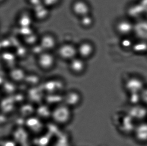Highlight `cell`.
I'll list each match as a JSON object with an SVG mask.
<instances>
[{
    "label": "cell",
    "mask_w": 147,
    "mask_h": 146,
    "mask_svg": "<svg viewBox=\"0 0 147 146\" xmlns=\"http://www.w3.org/2000/svg\"><path fill=\"white\" fill-rule=\"evenodd\" d=\"M32 22V20L27 15H23L20 20V24L22 27H28Z\"/></svg>",
    "instance_id": "cell-14"
},
{
    "label": "cell",
    "mask_w": 147,
    "mask_h": 146,
    "mask_svg": "<svg viewBox=\"0 0 147 146\" xmlns=\"http://www.w3.org/2000/svg\"><path fill=\"white\" fill-rule=\"evenodd\" d=\"M24 72L21 69H16L13 70L11 73L12 77L16 79H22L24 75Z\"/></svg>",
    "instance_id": "cell-15"
},
{
    "label": "cell",
    "mask_w": 147,
    "mask_h": 146,
    "mask_svg": "<svg viewBox=\"0 0 147 146\" xmlns=\"http://www.w3.org/2000/svg\"><path fill=\"white\" fill-rule=\"evenodd\" d=\"M3 1V0H0V2H1Z\"/></svg>",
    "instance_id": "cell-20"
},
{
    "label": "cell",
    "mask_w": 147,
    "mask_h": 146,
    "mask_svg": "<svg viewBox=\"0 0 147 146\" xmlns=\"http://www.w3.org/2000/svg\"><path fill=\"white\" fill-rule=\"evenodd\" d=\"M69 62V70L75 75H83L86 71L87 63L86 60L80 57L76 56Z\"/></svg>",
    "instance_id": "cell-5"
},
{
    "label": "cell",
    "mask_w": 147,
    "mask_h": 146,
    "mask_svg": "<svg viewBox=\"0 0 147 146\" xmlns=\"http://www.w3.org/2000/svg\"><path fill=\"white\" fill-rule=\"evenodd\" d=\"M37 62L39 67L42 70L50 71L56 65V57L51 51H44L38 56Z\"/></svg>",
    "instance_id": "cell-1"
},
{
    "label": "cell",
    "mask_w": 147,
    "mask_h": 146,
    "mask_svg": "<svg viewBox=\"0 0 147 146\" xmlns=\"http://www.w3.org/2000/svg\"><path fill=\"white\" fill-rule=\"evenodd\" d=\"M133 44L134 42L132 39L127 37H124L123 39H121L120 43L121 46L123 48L126 49L132 48Z\"/></svg>",
    "instance_id": "cell-13"
},
{
    "label": "cell",
    "mask_w": 147,
    "mask_h": 146,
    "mask_svg": "<svg viewBox=\"0 0 147 146\" xmlns=\"http://www.w3.org/2000/svg\"><path fill=\"white\" fill-rule=\"evenodd\" d=\"M74 15L79 18L84 15L91 14V8L89 3L85 0H75L71 7Z\"/></svg>",
    "instance_id": "cell-4"
},
{
    "label": "cell",
    "mask_w": 147,
    "mask_h": 146,
    "mask_svg": "<svg viewBox=\"0 0 147 146\" xmlns=\"http://www.w3.org/2000/svg\"><path fill=\"white\" fill-rule=\"evenodd\" d=\"M146 9L142 5L131 7L128 9V15L132 19H137L142 15L145 14Z\"/></svg>",
    "instance_id": "cell-9"
},
{
    "label": "cell",
    "mask_w": 147,
    "mask_h": 146,
    "mask_svg": "<svg viewBox=\"0 0 147 146\" xmlns=\"http://www.w3.org/2000/svg\"><path fill=\"white\" fill-rule=\"evenodd\" d=\"M115 29L118 34L127 37L134 32V24L128 20H121L116 24Z\"/></svg>",
    "instance_id": "cell-7"
},
{
    "label": "cell",
    "mask_w": 147,
    "mask_h": 146,
    "mask_svg": "<svg viewBox=\"0 0 147 146\" xmlns=\"http://www.w3.org/2000/svg\"><path fill=\"white\" fill-rule=\"evenodd\" d=\"M143 83L141 80L137 78H132L129 79L126 83L127 88L140 89L142 87Z\"/></svg>",
    "instance_id": "cell-12"
},
{
    "label": "cell",
    "mask_w": 147,
    "mask_h": 146,
    "mask_svg": "<svg viewBox=\"0 0 147 146\" xmlns=\"http://www.w3.org/2000/svg\"><path fill=\"white\" fill-rule=\"evenodd\" d=\"M57 55L63 61L69 62L77 56L76 45L70 43H65L58 46Z\"/></svg>",
    "instance_id": "cell-2"
},
{
    "label": "cell",
    "mask_w": 147,
    "mask_h": 146,
    "mask_svg": "<svg viewBox=\"0 0 147 146\" xmlns=\"http://www.w3.org/2000/svg\"><path fill=\"white\" fill-rule=\"evenodd\" d=\"M3 58L6 61H10L13 60L14 57L13 55L11 53H5L2 55Z\"/></svg>",
    "instance_id": "cell-16"
},
{
    "label": "cell",
    "mask_w": 147,
    "mask_h": 146,
    "mask_svg": "<svg viewBox=\"0 0 147 146\" xmlns=\"http://www.w3.org/2000/svg\"><path fill=\"white\" fill-rule=\"evenodd\" d=\"M133 33L140 40L147 41V19L140 20L134 24Z\"/></svg>",
    "instance_id": "cell-8"
},
{
    "label": "cell",
    "mask_w": 147,
    "mask_h": 146,
    "mask_svg": "<svg viewBox=\"0 0 147 146\" xmlns=\"http://www.w3.org/2000/svg\"><path fill=\"white\" fill-rule=\"evenodd\" d=\"M132 50L136 54H142L147 53V41L140 40L133 44Z\"/></svg>",
    "instance_id": "cell-10"
},
{
    "label": "cell",
    "mask_w": 147,
    "mask_h": 146,
    "mask_svg": "<svg viewBox=\"0 0 147 146\" xmlns=\"http://www.w3.org/2000/svg\"><path fill=\"white\" fill-rule=\"evenodd\" d=\"M2 81V78L0 77V84L1 83Z\"/></svg>",
    "instance_id": "cell-18"
},
{
    "label": "cell",
    "mask_w": 147,
    "mask_h": 146,
    "mask_svg": "<svg viewBox=\"0 0 147 146\" xmlns=\"http://www.w3.org/2000/svg\"><path fill=\"white\" fill-rule=\"evenodd\" d=\"M94 22L95 19L91 13L79 18V24L80 26L86 29L91 27L94 25Z\"/></svg>",
    "instance_id": "cell-11"
},
{
    "label": "cell",
    "mask_w": 147,
    "mask_h": 146,
    "mask_svg": "<svg viewBox=\"0 0 147 146\" xmlns=\"http://www.w3.org/2000/svg\"><path fill=\"white\" fill-rule=\"evenodd\" d=\"M9 45V42L8 40H5L3 41L2 43V46L3 47H6V46H8Z\"/></svg>",
    "instance_id": "cell-17"
},
{
    "label": "cell",
    "mask_w": 147,
    "mask_h": 146,
    "mask_svg": "<svg viewBox=\"0 0 147 146\" xmlns=\"http://www.w3.org/2000/svg\"><path fill=\"white\" fill-rule=\"evenodd\" d=\"M38 44L45 51H52L57 47V40L53 34L46 33L40 37Z\"/></svg>",
    "instance_id": "cell-6"
},
{
    "label": "cell",
    "mask_w": 147,
    "mask_h": 146,
    "mask_svg": "<svg viewBox=\"0 0 147 146\" xmlns=\"http://www.w3.org/2000/svg\"><path fill=\"white\" fill-rule=\"evenodd\" d=\"M145 14H146V17H147L146 19H147V10H146V13H145Z\"/></svg>",
    "instance_id": "cell-19"
},
{
    "label": "cell",
    "mask_w": 147,
    "mask_h": 146,
    "mask_svg": "<svg viewBox=\"0 0 147 146\" xmlns=\"http://www.w3.org/2000/svg\"><path fill=\"white\" fill-rule=\"evenodd\" d=\"M77 47V56L85 60L92 57L96 51V47L94 43L89 40H83L80 42Z\"/></svg>",
    "instance_id": "cell-3"
}]
</instances>
